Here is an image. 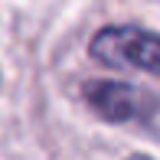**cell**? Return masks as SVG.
Returning <instances> with one entry per match:
<instances>
[{
  "mask_svg": "<svg viewBox=\"0 0 160 160\" xmlns=\"http://www.w3.org/2000/svg\"><path fill=\"white\" fill-rule=\"evenodd\" d=\"M92 59L111 69H137L154 75L160 65V39L157 33L141 26H105L88 42Z\"/></svg>",
  "mask_w": 160,
  "mask_h": 160,
  "instance_id": "1",
  "label": "cell"
},
{
  "mask_svg": "<svg viewBox=\"0 0 160 160\" xmlns=\"http://www.w3.org/2000/svg\"><path fill=\"white\" fill-rule=\"evenodd\" d=\"M82 98L88 101V108L108 124H128V121L141 118L144 105H154L150 95H141L134 85L128 82H85L82 85Z\"/></svg>",
  "mask_w": 160,
  "mask_h": 160,
  "instance_id": "2",
  "label": "cell"
},
{
  "mask_svg": "<svg viewBox=\"0 0 160 160\" xmlns=\"http://www.w3.org/2000/svg\"><path fill=\"white\" fill-rule=\"evenodd\" d=\"M128 160H154V157H147V154H134V157H128Z\"/></svg>",
  "mask_w": 160,
  "mask_h": 160,
  "instance_id": "3",
  "label": "cell"
}]
</instances>
